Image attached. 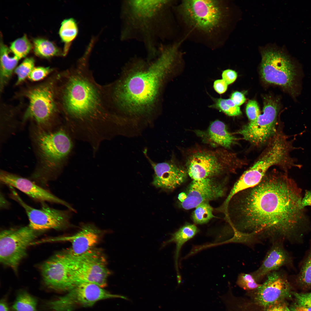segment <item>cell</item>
Instances as JSON below:
<instances>
[{"mask_svg": "<svg viewBox=\"0 0 311 311\" xmlns=\"http://www.w3.org/2000/svg\"><path fill=\"white\" fill-rule=\"evenodd\" d=\"M0 90L7 84L20 60L2 42L0 43Z\"/></svg>", "mask_w": 311, "mask_h": 311, "instance_id": "cb8c5ba5", "label": "cell"}, {"mask_svg": "<svg viewBox=\"0 0 311 311\" xmlns=\"http://www.w3.org/2000/svg\"><path fill=\"white\" fill-rule=\"evenodd\" d=\"M154 171L152 181L156 187L173 189L183 184L188 175L186 170L172 161L157 163L149 159Z\"/></svg>", "mask_w": 311, "mask_h": 311, "instance_id": "ffe728a7", "label": "cell"}, {"mask_svg": "<svg viewBox=\"0 0 311 311\" xmlns=\"http://www.w3.org/2000/svg\"><path fill=\"white\" fill-rule=\"evenodd\" d=\"M78 32L76 20L71 18L64 20L60 28L59 34L62 41L67 44L66 52L69 45L75 39Z\"/></svg>", "mask_w": 311, "mask_h": 311, "instance_id": "484cf974", "label": "cell"}, {"mask_svg": "<svg viewBox=\"0 0 311 311\" xmlns=\"http://www.w3.org/2000/svg\"><path fill=\"white\" fill-rule=\"evenodd\" d=\"M34 50L37 56L49 58L60 54L59 49L53 43L47 40L37 38L33 40Z\"/></svg>", "mask_w": 311, "mask_h": 311, "instance_id": "f1b7e54d", "label": "cell"}, {"mask_svg": "<svg viewBox=\"0 0 311 311\" xmlns=\"http://www.w3.org/2000/svg\"><path fill=\"white\" fill-rule=\"evenodd\" d=\"M57 74L55 77L29 88L26 94L28 105L24 119L34 120L39 125L50 123L60 112L57 96Z\"/></svg>", "mask_w": 311, "mask_h": 311, "instance_id": "9c48e42d", "label": "cell"}, {"mask_svg": "<svg viewBox=\"0 0 311 311\" xmlns=\"http://www.w3.org/2000/svg\"><path fill=\"white\" fill-rule=\"evenodd\" d=\"M176 0H124L121 6V39L144 44L147 60L156 57L161 43L172 40L176 33L173 11Z\"/></svg>", "mask_w": 311, "mask_h": 311, "instance_id": "277c9868", "label": "cell"}, {"mask_svg": "<svg viewBox=\"0 0 311 311\" xmlns=\"http://www.w3.org/2000/svg\"><path fill=\"white\" fill-rule=\"evenodd\" d=\"M297 284L302 288H311V244L296 278Z\"/></svg>", "mask_w": 311, "mask_h": 311, "instance_id": "83f0119b", "label": "cell"}, {"mask_svg": "<svg viewBox=\"0 0 311 311\" xmlns=\"http://www.w3.org/2000/svg\"><path fill=\"white\" fill-rule=\"evenodd\" d=\"M261 77L265 82L278 85L295 92L297 73L290 58L283 53L273 49L263 52L261 66Z\"/></svg>", "mask_w": 311, "mask_h": 311, "instance_id": "7c38bea8", "label": "cell"}, {"mask_svg": "<svg viewBox=\"0 0 311 311\" xmlns=\"http://www.w3.org/2000/svg\"><path fill=\"white\" fill-rule=\"evenodd\" d=\"M263 113L238 131L243 138L253 145L258 146L266 143L276 131V125L278 106L270 98L265 100Z\"/></svg>", "mask_w": 311, "mask_h": 311, "instance_id": "9a60e30c", "label": "cell"}, {"mask_svg": "<svg viewBox=\"0 0 311 311\" xmlns=\"http://www.w3.org/2000/svg\"><path fill=\"white\" fill-rule=\"evenodd\" d=\"M247 115L251 121L256 120L260 114L259 107L257 102L255 100H250L246 107Z\"/></svg>", "mask_w": 311, "mask_h": 311, "instance_id": "d590c367", "label": "cell"}, {"mask_svg": "<svg viewBox=\"0 0 311 311\" xmlns=\"http://www.w3.org/2000/svg\"><path fill=\"white\" fill-rule=\"evenodd\" d=\"M261 285L255 290L254 301L263 307L276 302L283 301L291 293V286L282 274L277 271L266 276Z\"/></svg>", "mask_w": 311, "mask_h": 311, "instance_id": "e0dca14e", "label": "cell"}, {"mask_svg": "<svg viewBox=\"0 0 311 311\" xmlns=\"http://www.w3.org/2000/svg\"><path fill=\"white\" fill-rule=\"evenodd\" d=\"M291 258L281 242L275 241L267 252L260 266L251 273L257 281L270 273L291 263Z\"/></svg>", "mask_w": 311, "mask_h": 311, "instance_id": "44dd1931", "label": "cell"}, {"mask_svg": "<svg viewBox=\"0 0 311 311\" xmlns=\"http://www.w3.org/2000/svg\"><path fill=\"white\" fill-rule=\"evenodd\" d=\"M228 85L222 79L215 80L213 84V87L215 91L218 94H221L227 90Z\"/></svg>", "mask_w": 311, "mask_h": 311, "instance_id": "ab89813d", "label": "cell"}, {"mask_svg": "<svg viewBox=\"0 0 311 311\" xmlns=\"http://www.w3.org/2000/svg\"><path fill=\"white\" fill-rule=\"evenodd\" d=\"M0 311H10L7 302L4 299H1L0 303Z\"/></svg>", "mask_w": 311, "mask_h": 311, "instance_id": "f6af8a7d", "label": "cell"}, {"mask_svg": "<svg viewBox=\"0 0 311 311\" xmlns=\"http://www.w3.org/2000/svg\"><path fill=\"white\" fill-rule=\"evenodd\" d=\"M10 196L24 210L29 220V226L37 231L49 229L61 230L72 226L70 222L72 211L58 210L51 207L45 202H41L39 209L34 208L25 203L14 189L10 187Z\"/></svg>", "mask_w": 311, "mask_h": 311, "instance_id": "5bb4252c", "label": "cell"}, {"mask_svg": "<svg viewBox=\"0 0 311 311\" xmlns=\"http://www.w3.org/2000/svg\"><path fill=\"white\" fill-rule=\"evenodd\" d=\"M239 311H264L263 309L257 306H251L243 308Z\"/></svg>", "mask_w": 311, "mask_h": 311, "instance_id": "7bdbcfd3", "label": "cell"}, {"mask_svg": "<svg viewBox=\"0 0 311 311\" xmlns=\"http://www.w3.org/2000/svg\"><path fill=\"white\" fill-rule=\"evenodd\" d=\"M231 99L236 105L239 106L242 104L246 99L242 93L238 91L235 92L232 94Z\"/></svg>", "mask_w": 311, "mask_h": 311, "instance_id": "60d3db41", "label": "cell"}, {"mask_svg": "<svg viewBox=\"0 0 311 311\" xmlns=\"http://www.w3.org/2000/svg\"><path fill=\"white\" fill-rule=\"evenodd\" d=\"M43 281L48 287L56 290L69 291L75 286L70 277L69 259L66 251L56 253L40 267Z\"/></svg>", "mask_w": 311, "mask_h": 311, "instance_id": "2e32d148", "label": "cell"}, {"mask_svg": "<svg viewBox=\"0 0 311 311\" xmlns=\"http://www.w3.org/2000/svg\"><path fill=\"white\" fill-rule=\"evenodd\" d=\"M224 192L223 185L215 178L193 180L186 193L187 198L181 206L186 210L195 208L203 202L221 197Z\"/></svg>", "mask_w": 311, "mask_h": 311, "instance_id": "d6986e66", "label": "cell"}, {"mask_svg": "<svg viewBox=\"0 0 311 311\" xmlns=\"http://www.w3.org/2000/svg\"><path fill=\"white\" fill-rule=\"evenodd\" d=\"M65 295L48 301L46 306L51 311H73L79 307L92 306L105 299L124 297L111 293L96 284L82 283L75 285Z\"/></svg>", "mask_w": 311, "mask_h": 311, "instance_id": "4fadbf2b", "label": "cell"}, {"mask_svg": "<svg viewBox=\"0 0 311 311\" xmlns=\"http://www.w3.org/2000/svg\"><path fill=\"white\" fill-rule=\"evenodd\" d=\"M37 300L36 298L25 291L18 294L12 305L13 311H37Z\"/></svg>", "mask_w": 311, "mask_h": 311, "instance_id": "4316f807", "label": "cell"}, {"mask_svg": "<svg viewBox=\"0 0 311 311\" xmlns=\"http://www.w3.org/2000/svg\"><path fill=\"white\" fill-rule=\"evenodd\" d=\"M173 8L176 19L190 33L206 38L218 35L224 25L226 8L219 0H184Z\"/></svg>", "mask_w": 311, "mask_h": 311, "instance_id": "5b68a950", "label": "cell"}, {"mask_svg": "<svg viewBox=\"0 0 311 311\" xmlns=\"http://www.w3.org/2000/svg\"><path fill=\"white\" fill-rule=\"evenodd\" d=\"M211 98L214 103L209 106V108L216 109L230 116H236L241 114L240 107L236 105L231 98L213 97Z\"/></svg>", "mask_w": 311, "mask_h": 311, "instance_id": "f546056e", "label": "cell"}, {"mask_svg": "<svg viewBox=\"0 0 311 311\" xmlns=\"http://www.w3.org/2000/svg\"><path fill=\"white\" fill-rule=\"evenodd\" d=\"M51 71L52 69L48 67H34L28 77L31 81H39L45 78Z\"/></svg>", "mask_w": 311, "mask_h": 311, "instance_id": "e575fe53", "label": "cell"}, {"mask_svg": "<svg viewBox=\"0 0 311 311\" xmlns=\"http://www.w3.org/2000/svg\"><path fill=\"white\" fill-rule=\"evenodd\" d=\"M268 143L257 161L236 182V187L240 190L257 185L273 166H278L285 172L292 167H300L290 156V152L295 148L293 141L288 140L287 137L281 131H276Z\"/></svg>", "mask_w": 311, "mask_h": 311, "instance_id": "8992f818", "label": "cell"}, {"mask_svg": "<svg viewBox=\"0 0 311 311\" xmlns=\"http://www.w3.org/2000/svg\"><path fill=\"white\" fill-rule=\"evenodd\" d=\"M293 311H308L304 307L296 305L293 309Z\"/></svg>", "mask_w": 311, "mask_h": 311, "instance_id": "7dc6e473", "label": "cell"}, {"mask_svg": "<svg viewBox=\"0 0 311 311\" xmlns=\"http://www.w3.org/2000/svg\"><path fill=\"white\" fill-rule=\"evenodd\" d=\"M34 64L35 60L33 58H26L16 68L15 72L17 77V84L21 83L29 77L34 67Z\"/></svg>", "mask_w": 311, "mask_h": 311, "instance_id": "d6a6232c", "label": "cell"}, {"mask_svg": "<svg viewBox=\"0 0 311 311\" xmlns=\"http://www.w3.org/2000/svg\"><path fill=\"white\" fill-rule=\"evenodd\" d=\"M242 165L236 154L223 148L195 149L189 154L186 162L187 174L193 180L215 178Z\"/></svg>", "mask_w": 311, "mask_h": 311, "instance_id": "52a82bcc", "label": "cell"}, {"mask_svg": "<svg viewBox=\"0 0 311 311\" xmlns=\"http://www.w3.org/2000/svg\"><path fill=\"white\" fill-rule=\"evenodd\" d=\"M187 197V195L186 193L181 192L179 194L178 196V199L181 203L186 199Z\"/></svg>", "mask_w": 311, "mask_h": 311, "instance_id": "bcb514c9", "label": "cell"}, {"mask_svg": "<svg viewBox=\"0 0 311 311\" xmlns=\"http://www.w3.org/2000/svg\"><path fill=\"white\" fill-rule=\"evenodd\" d=\"M294 297L297 305L304 307L311 306V292L306 293H297Z\"/></svg>", "mask_w": 311, "mask_h": 311, "instance_id": "8d00e7d4", "label": "cell"}, {"mask_svg": "<svg viewBox=\"0 0 311 311\" xmlns=\"http://www.w3.org/2000/svg\"><path fill=\"white\" fill-rule=\"evenodd\" d=\"M301 204L302 206H311V190H305L304 196L303 197Z\"/></svg>", "mask_w": 311, "mask_h": 311, "instance_id": "b9f144b4", "label": "cell"}, {"mask_svg": "<svg viewBox=\"0 0 311 311\" xmlns=\"http://www.w3.org/2000/svg\"><path fill=\"white\" fill-rule=\"evenodd\" d=\"M38 231L28 225L2 231L0 235V261L16 272L27 248L35 239Z\"/></svg>", "mask_w": 311, "mask_h": 311, "instance_id": "8fae6325", "label": "cell"}, {"mask_svg": "<svg viewBox=\"0 0 311 311\" xmlns=\"http://www.w3.org/2000/svg\"><path fill=\"white\" fill-rule=\"evenodd\" d=\"M101 233V231L92 223L83 224L77 233L69 237L72 246L67 251L74 256L86 253L93 249L98 242Z\"/></svg>", "mask_w": 311, "mask_h": 311, "instance_id": "7402d4cb", "label": "cell"}, {"mask_svg": "<svg viewBox=\"0 0 311 311\" xmlns=\"http://www.w3.org/2000/svg\"><path fill=\"white\" fill-rule=\"evenodd\" d=\"M234 196L237 222L233 227L240 233L298 241L310 228L302 190L287 172L267 173L257 185Z\"/></svg>", "mask_w": 311, "mask_h": 311, "instance_id": "6da1fadb", "label": "cell"}, {"mask_svg": "<svg viewBox=\"0 0 311 311\" xmlns=\"http://www.w3.org/2000/svg\"><path fill=\"white\" fill-rule=\"evenodd\" d=\"M31 48L32 45L25 35L13 42L10 49L14 54L20 59L25 57Z\"/></svg>", "mask_w": 311, "mask_h": 311, "instance_id": "1f68e13d", "label": "cell"}, {"mask_svg": "<svg viewBox=\"0 0 311 311\" xmlns=\"http://www.w3.org/2000/svg\"><path fill=\"white\" fill-rule=\"evenodd\" d=\"M151 62L135 56L126 72L118 79L103 86L105 95L115 112L139 115L147 114L154 106L164 82L180 58L175 46L162 44Z\"/></svg>", "mask_w": 311, "mask_h": 311, "instance_id": "3957f363", "label": "cell"}, {"mask_svg": "<svg viewBox=\"0 0 311 311\" xmlns=\"http://www.w3.org/2000/svg\"><path fill=\"white\" fill-rule=\"evenodd\" d=\"M237 284L244 290H255L261 285L259 284L251 273H242L238 276Z\"/></svg>", "mask_w": 311, "mask_h": 311, "instance_id": "836d02e7", "label": "cell"}, {"mask_svg": "<svg viewBox=\"0 0 311 311\" xmlns=\"http://www.w3.org/2000/svg\"><path fill=\"white\" fill-rule=\"evenodd\" d=\"M198 232V229L195 225L186 224L173 234L170 239L164 242L162 247L170 243H175L176 244V259H177L179 251L182 245L194 237Z\"/></svg>", "mask_w": 311, "mask_h": 311, "instance_id": "d4e9b609", "label": "cell"}, {"mask_svg": "<svg viewBox=\"0 0 311 311\" xmlns=\"http://www.w3.org/2000/svg\"><path fill=\"white\" fill-rule=\"evenodd\" d=\"M263 307L264 311H291L284 301L274 303Z\"/></svg>", "mask_w": 311, "mask_h": 311, "instance_id": "74e56055", "label": "cell"}, {"mask_svg": "<svg viewBox=\"0 0 311 311\" xmlns=\"http://www.w3.org/2000/svg\"><path fill=\"white\" fill-rule=\"evenodd\" d=\"M68 253L71 282L75 285L82 283H93L104 288L107 285L110 272L106 258L101 251L92 249L81 255Z\"/></svg>", "mask_w": 311, "mask_h": 311, "instance_id": "30bf717a", "label": "cell"}, {"mask_svg": "<svg viewBox=\"0 0 311 311\" xmlns=\"http://www.w3.org/2000/svg\"><path fill=\"white\" fill-rule=\"evenodd\" d=\"M37 138L46 164L45 168L34 175V177L38 184L45 187L53 180L52 172L58 168L71 152L73 143L69 134L62 129L52 132H40Z\"/></svg>", "mask_w": 311, "mask_h": 311, "instance_id": "ba28073f", "label": "cell"}, {"mask_svg": "<svg viewBox=\"0 0 311 311\" xmlns=\"http://www.w3.org/2000/svg\"><path fill=\"white\" fill-rule=\"evenodd\" d=\"M0 180L2 183L16 188L35 200L41 203L48 202L60 204L73 212H76L69 204L30 179L2 171L0 172Z\"/></svg>", "mask_w": 311, "mask_h": 311, "instance_id": "ac0fdd59", "label": "cell"}, {"mask_svg": "<svg viewBox=\"0 0 311 311\" xmlns=\"http://www.w3.org/2000/svg\"><path fill=\"white\" fill-rule=\"evenodd\" d=\"M304 308H305L308 311H311V306Z\"/></svg>", "mask_w": 311, "mask_h": 311, "instance_id": "c3c4849f", "label": "cell"}, {"mask_svg": "<svg viewBox=\"0 0 311 311\" xmlns=\"http://www.w3.org/2000/svg\"><path fill=\"white\" fill-rule=\"evenodd\" d=\"M88 61L84 56L59 73L57 92L60 111L71 130L94 144L111 136L120 118L109 107L103 86L96 81Z\"/></svg>", "mask_w": 311, "mask_h": 311, "instance_id": "7a4b0ae2", "label": "cell"}, {"mask_svg": "<svg viewBox=\"0 0 311 311\" xmlns=\"http://www.w3.org/2000/svg\"><path fill=\"white\" fill-rule=\"evenodd\" d=\"M213 208L209 202H203L195 208L192 217L196 224H202L208 222L215 217L213 214Z\"/></svg>", "mask_w": 311, "mask_h": 311, "instance_id": "4dcf8cb0", "label": "cell"}, {"mask_svg": "<svg viewBox=\"0 0 311 311\" xmlns=\"http://www.w3.org/2000/svg\"><path fill=\"white\" fill-rule=\"evenodd\" d=\"M9 203L6 199L4 195L1 193L0 195V207L1 208H5L9 207Z\"/></svg>", "mask_w": 311, "mask_h": 311, "instance_id": "ee69618b", "label": "cell"}, {"mask_svg": "<svg viewBox=\"0 0 311 311\" xmlns=\"http://www.w3.org/2000/svg\"><path fill=\"white\" fill-rule=\"evenodd\" d=\"M204 133L202 135L208 143L225 149L230 148L237 140L228 131L225 124L219 120L212 122Z\"/></svg>", "mask_w": 311, "mask_h": 311, "instance_id": "603a6c76", "label": "cell"}, {"mask_svg": "<svg viewBox=\"0 0 311 311\" xmlns=\"http://www.w3.org/2000/svg\"><path fill=\"white\" fill-rule=\"evenodd\" d=\"M221 75L222 79L227 85L233 83L236 80L237 76L236 72L230 69H227L223 71Z\"/></svg>", "mask_w": 311, "mask_h": 311, "instance_id": "f35d334b", "label": "cell"}]
</instances>
